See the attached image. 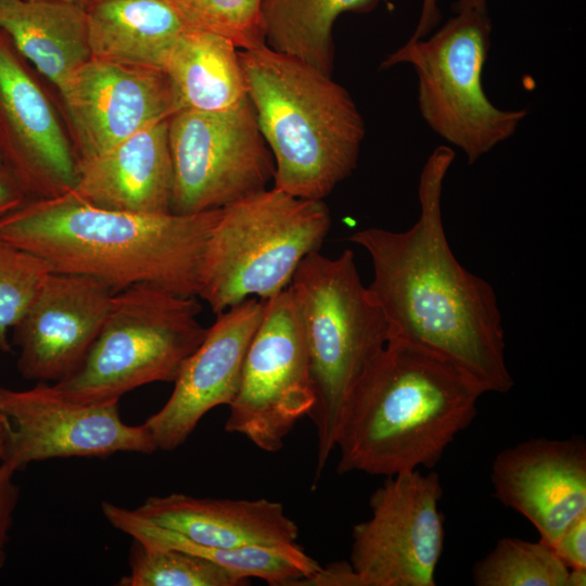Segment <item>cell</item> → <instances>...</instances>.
Listing matches in <instances>:
<instances>
[{"mask_svg": "<svg viewBox=\"0 0 586 586\" xmlns=\"http://www.w3.org/2000/svg\"><path fill=\"white\" fill-rule=\"evenodd\" d=\"M454 160L448 145L437 146L428 157L418 186L420 215L408 230L367 228L349 240L371 258L368 289L385 316L391 339L447 359L485 393L504 394L513 387V379L495 291L458 262L444 229L443 183Z\"/></svg>", "mask_w": 586, "mask_h": 586, "instance_id": "obj_1", "label": "cell"}, {"mask_svg": "<svg viewBox=\"0 0 586 586\" xmlns=\"http://www.w3.org/2000/svg\"><path fill=\"white\" fill-rule=\"evenodd\" d=\"M221 209L136 214L95 207L67 192L27 200L0 219V237L42 258L51 271L95 278L114 293L143 282L198 296L202 256Z\"/></svg>", "mask_w": 586, "mask_h": 586, "instance_id": "obj_2", "label": "cell"}, {"mask_svg": "<svg viewBox=\"0 0 586 586\" xmlns=\"http://www.w3.org/2000/svg\"><path fill=\"white\" fill-rule=\"evenodd\" d=\"M485 392L453 362L391 339L358 385L337 440V472L431 469L477 413Z\"/></svg>", "mask_w": 586, "mask_h": 586, "instance_id": "obj_3", "label": "cell"}, {"mask_svg": "<svg viewBox=\"0 0 586 586\" xmlns=\"http://www.w3.org/2000/svg\"><path fill=\"white\" fill-rule=\"evenodd\" d=\"M239 55L273 188L323 200L357 166L366 130L356 103L331 75L266 43Z\"/></svg>", "mask_w": 586, "mask_h": 586, "instance_id": "obj_4", "label": "cell"}, {"mask_svg": "<svg viewBox=\"0 0 586 586\" xmlns=\"http://www.w3.org/2000/svg\"><path fill=\"white\" fill-rule=\"evenodd\" d=\"M304 323L317 436L315 481L333 450L353 396L391 339L385 316L360 280L354 253L307 255L290 283Z\"/></svg>", "mask_w": 586, "mask_h": 586, "instance_id": "obj_5", "label": "cell"}, {"mask_svg": "<svg viewBox=\"0 0 586 586\" xmlns=\"http://www.w3.org/2000/svg\"><path fill=\"white\" fill-rule=\"evenodd\" d=\"M331 227L322 200L265 189L221 209L204 249L198 296L216 315L247 298L285 290Z\"/></svg>", "mask_w": 586, "mask_h": 586, "instance_id": "obj_6", "label": "cell"}, {"mask_svg": "<svg viewBox=\"0 0 586 586\" xmlns=\"http://www.w3.org/2000/svg\"><path fill=\"white\" fill-rule=\"evenodd\" d=\"M455 15L429 38L407 40L381 68L409 64L428 126L473 164L514 135L528 111L502 110L487 98L482 74L491 47L487 0H459Z\"/></svg>", "mask_w": 586, "mask_h": 586, "instance_id": "obj_7", "label": "cell"}, {"mask_svg": "<svg viewBox=\"0 0 586 586\" xmlns=\"http://www.w3.org/2000/svg\"><path fill=\"white\" fill-rule=\"evenodd\" d=\"M194 297L143 282L115 292L79 368L52 384L72 400L102 403L149 383H174L207 331Z\"/></svg>", "mask_w": 586, "mask_h": 586, "instance_id": "obj_8", "label": "cell"}, {"mask_svg": "<svg viewBox=\"0 0 586 586\" xmlns=\"http://www.w3.org/2000/svg\"><path fill=\"white\" fill-rule=\"evenodd\" d=\"M170 211L224 208L267 189L275 162L250 99L225 112L179 110L168 119Z\"/></svg>", "mask_w": 586, "mask_h": 586, "instance_id": "obj_9", "label": "cell"}, {"mask_svg": "<svg viewBox=\"0 0 586 586\" xmlns=\"http://www.w3.org/2000/svg\"><path fill=\"white\" fill-rule=\"evenodd\" d=\"M315 405L302 314L288 286L265 301L249 345L225 430L257 448L277 453Z\"/></svg>", "mask_w": 586, "mask_h": 586, "instance_id": "obj_10", "label": "cell"}, {"mask_svg": "<svg viewBox=\"0 0 586 586\" xmlns=\"http://www.w3.org/2000/svg\"><path fill=\"white\" fill-rule=\"evenodd\" d=\"M443 496L435 471L385 479L370 497L371 515L353 527L351 561L359 586H435L444 549Z\"/></svg>", "mask_w": 586, "mask_h": 586, "instance_id": "obj_11", "label": "cell"}, {"mask_svg": "<svg viewBox=\"0 0 586 586\" xmlns=\"http://www.w3.org/2000/svg\"><path fill=\"white\" fill-rule=\"evenodd\" d=\"M118 402L72 400L46 382L27 390L0 387V413L7 426L2 461L16 471L54 458L156 451L143 423L122 420Z\"/></svg>", "mask_w": 586, "mask_h": 586, "instance_id": "obj_12", "label": "cell"}, {"mask_svg": "<svg viewBox=\"0 0 586 586\" xmlns=\"http://www.w3.org/2000/svg\"><path fill=\"white\" fill-rule=\"evenodd\" d=\"M0 154L27 200L69 192L77 158L53 101L0 30Z\"/></svg>", "mask_w": 586, "mask_h": 586, "instance_id": "obj_13", "label": "cell"}, {"mask_svg": "<svg viewBox=\"0 0 586 586\" xmlns=\"http://www.w3.org/2000/svg\"><path fill=\"white\" fill-rule=\"evenodd\" d=\"M77 162L93 157L180 110L162 69L90 59L59 91Z\"/></svg>", "mask_w": 586, "mask_h": 586, "instance_id": "obj_14", "label": "cell"}, {"mask_svg": "<svg viewBox=\"0 0 586 586\" xmlns=\"http://www.w3.org/2000/svg\"><path fill=\"white\" fill-rule=\"evenodd\" d=\"M113 295L95 278L50 271L12 329L20 374L58 383L74 373L99 335Z\"/></svg>", "mask_w": 586, "mask_h": 586, "instance_id": "obj_15", "label": "cell"}, {"mask_svg": "<svg viewBox=\"0 0 586 586\" xmlns=\"http://www.w3.org/2000/svg\"><path fill=\"white\" fill-rule=\"evenodd\" d=\"M264 306L265 301L251 297L217 314L165 405L143 422L157 450L177 449L209 410L231 403Z\"/></svg>", "mask_w": 586, "mask_h": 586, "instance_id": "obj_16", "label": "cell"}, {"mask_svg": "<svg viewBox=\"0 0 586 586\" xmlns=\"http://www.w3.org/2000/svg\"><path fill=\"white\" fill-rule=\"evenodd\" d=\"M494 496L530 521L551 548L586 512V444L582 436L530 438L501 450L491 473Z\"/></svg>", "mask_w": 586, "mask_h": 586, "instance_id": "obj_17", "label": "cell"}, {"mask_svg": "<svg viewBox=\"0 0 586 586\" xmlns=\"http://www.w3.org/2000/svg\"><path fill=\"white\" fill-rule=\"evenodd\" d=\"M173 181L166 119L77 162V178L69 192L95 207L161 215L171 213Z\"/></svg>", "mask_w": 586, "mask_h": 586, "instance_id": "obj_18", "label": "cell"}, {"mask_svg": "<svg viewBox=\"0 0 586 586\" xmlns=\"http://www.w3.org/2000/svg\"><path fill=\"white\" fill-rule=\"evenodd\" d=\"M136 512L193 543L218 549L294 544L296 523L281 502L214 499L186 494L151 496Z\"/></svg>", "mask_w": 586, "mask_h": 586, "instance_id": "obj_19", "label": "cell"}, {"mask_svg": "<svg viewBox=\"0 0 586 586\" xmlns=\"http://www.w3.org/2000/svg\"><path fill=\"white\" fill-rule=\"evenodd\" d=\"M0 30L58 91L91 59L85 5L61 0H0Z\"/></svg>", "mask_w": 586, "mask_h": 586, "instance_id": "obj_20", "label": "cell"}, {"mask_svg": "<svg viewBox=\"0 0 586 586\" xmlns=\"http://www.w3.org/2000/svg\"><path fill=\"white\" fill-rule=\"evenodd\" d=\"M91 58L164 71L188 28L164 0H88L85 4Z\"/></svg>", "mask_w": 586, "mask_h": 586, "instance_id": "obj_21", "label": "cell"}, {"mask_svg": "<svg viewBox=\"0 0 586 586\" xmlns=\"http://www.w3.org/2000/svg\"><path fill=\"white\" fill-rule=\"evenodd\" d=\"M239 50L216 33L188 27L180 35L164 66L180 110L225 112L249 100Z\"/></svg>", "mask_w": 586, "mask_h": 586, "instance_id": "obj_22", "label": "cell"}, {"mask_svg": "<svg viewBox=\"0 0 586 586\" xmlns=\"http://www.w3.org/2000/svg\"><path fill=\"white\" fill-rule=\"evenodd\" d=\"M107 522L116 530L143 544L173 548L207 559L237 575L264 579L273 586H291L295 581L308 577L321 566L297 545L246 546L240 548H208L158 526L136 510L101 504Z\"/></svg>", "mask_w": 586, "mask_h": 586, "instance_id": "obj_23", "label": "cell"}, {"mask_svg": "<svg viewBox=\"0 0 586 586\" xmlns=\"http://www.w3.org/2000/svg\"><path fill=\"white\" fill-rule=\"evenodd\" d=\"M381 0H262L265 43L331 75L332 28L347 12L369 13Z\"/></svg>", "mask_w": 586, "mask_h": 586, "instance_id": "obj_24", "label": "cell"}, {"mask_svg": "<svg viewBox=\"0 0 586 586\" xmlns=\"http://www.w3.org/2000/svg\"><path fill=\"white\" fill-rule=\"evenodd\" d=\"M569 568L544 543L505 537L472 571L476 586H566Z\"/></svg>", "mask_w": 586, "mask_h": 586, "instance_id": "obj_25", "label": "cell"}, {"mask_svg": "<svg viewBox=\"0 0 586 586\" xmlns=\"http://www.w3.org/2000/svg\"><path fill=\"white\" fill-rule=\"evenodd\" d=\"M129 574L119 586H243L247 578L207 560L178 549L133 539Z\"/></svg>", "mask_w": 586, "mask_h": 586, "instance_id": "obj_26", "label": "cell"}, {"mask_svg": "<svg viewBox=\"0 0 586 586\" xmlns=\"http://www.w3.org/2000/svg\"><path fill=\"white\" fill-rule=\"evenodd\" d=\"M36 254L0 237V351L10 353V331L26 313L50 273Z\"/></svg>", "mask_w": 586, "mask_h": 586, "instance_id": "obj_27", "label": "cell"}, {"mask_svg": "<svg viewBox=\"0 0 586 586\" xmlns=\"http://www.w3.org/2000/svg\"><path fill=\"white\" fill-rule=\"evenodd\" d=\"M190 28L230 39L240 50L265 43L262 0H164Z\"/></svg>", "mask_w": 586, "mask_h": 586, "instance_id": "obj_28", "label": "cell"}, {"mask_svg": "<svg viewBox=\"0 0 586 586\" xmlns=\"http://www.w3.org/2000/svg\"><path fill=\"white\" fill-rule=\"evenodd\" d=\"M569 569H586V512L574 519L552 546Z\"/></svg>", "mask_w": 586, "mask_h": 586, "instance_id": "obj_29", "label": "cell"}, {"mask_svg": "<svg viewBox=\"0 0 586 586\" xmlns=\"http://www.w3.org/2000/svg\"><path fill=\"white\" fill-rule=\"evenodd\" d=\"M15 470L7 462H0V569L5 559V544L18 498V488L13 482Z\"/></svg>", "mask_w": 586, "mask_h": 586, "instance_id": "obj_30", "label": "cell"}, {"mask_svg": "<svg viewBox=\"0 0 586 586\" xmlns=\"http://www.w3.org/2000/svg\"><path fill=\"white\" fill-rule=\"evenodd\" d=\"M27 198L16 180L3 167L0 169V219L18 208Z\"/></svg>", "mask_w": 586, "mask_h": 586, "instance_id": "obj_31", "label": "cell"}, {"mask_svg": "<svg viewBox=\"0 0 586 586\" xmlns=\"http://www.w3.org/2000/svg\"><path fill=\"white\" fill-rule=\"evenodd\" d=\"M441 21V11L437 0H422L419 22L409 40L426 37Z\"/></svg>", "mask_w": 586, "mask_h": 586, "instance_id": "obj_32", "label": "cell"}, {"mask_svg": "<svg viewBox=\"0 0 586 586\" xmlns=\"http://www.w3.org/2000/svg\"><path fill=\"white\" fill-rule=\"evenodd\" d=\"M586 585V569H570L566 586H585Z\"/></svg>", "mask_w": 586, "mask_h": 586, "instance_id": "obj_33", "label": "cell"}, {"mask_svg": "<svg viewBox=\"0 0 586 586\" xmlns=\"http://www.w3.org/2000/svg\"><path fill=\"white\" fill-rule=\"evenodd\" d=\"M5 440H7L5 420L0 413V462L3 460Z\"/></svg>", "mask_w": 586, "mask_h": 586, "instance_id": "obj_34", "label": "cell"}, {"mask_svg": "<svg viewBox=\"0 0 586 586\" xmlns=\"http://www.w3.org/2000/svg\"><path fill=\"white\" fill-rule=\"evenodd\" d=\"M61 1H66V2H72V3H77V4H80V5H85L88 0H61Z\"/></svg>", "mask_w": 586, "mask_h": 586, "instance_id": "obj_35", "label": "cell"}, {"mask_svg": "<svg viewBox=\"0 0 586 586\" xmlns=\"http://www.w3.org/2000/svg\"><path fill=\"white\" fill-rule=\"evenodd\" d=\"M3 162H2V157H1V154H0V169L3 168Z\"/></svg>", "mask_w": 586, "mask_h": 586, "instance_id": "obj_36", "label": "cell"}]
</instances>
